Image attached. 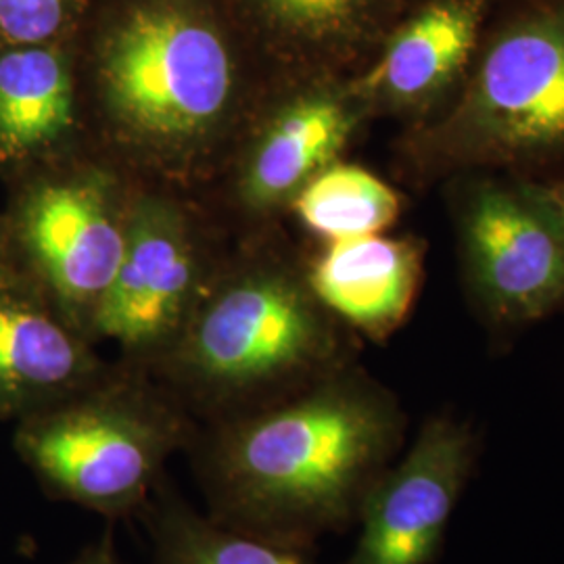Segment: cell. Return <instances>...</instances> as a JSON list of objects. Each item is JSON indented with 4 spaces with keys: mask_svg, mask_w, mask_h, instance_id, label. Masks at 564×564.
<instances>
[{
    "mask_svg": "<svg viewBox=\"0 0 564 564\" xmlns=\"http://www.w3.org/2000/svg\"><path fill=\"white\" fill-rule=\"evenodd\" d=\"M139 517L151 538V564H324L316 544L268 540L199 512L167 475Z\"/></svg>",
    "mask_w": 564,
    "mask_h": 564,
    "instance_id": "16",
    "label": "cell"
},
{
    "mask_svg": "<svg viewBox=\"0 0 564 564\" xmlns=\"http://www.w3.org/2000/svg\"><path fill=\"white\" fill-rule=\"evenodd\" d=\"M0 272H2V270H0Z\"/></svg>",
    "mask_w": 564,
    "mask_h": 564,
    "instance_id": "21",
    "label": "cell"
},
{
    "mask_svg": "<svg viewBox=\"0 0 564 564\" xmlns=\"http://www.w3.org/2000/svg\"><path fill=\"white\" fill-rule=\"evenodd\" d=\"M473 303L496 333L564 310V228L531 182L468 178L454 199Z\"/></svg>",
    "mask_w": 564,
    "mask_h": 564,
    "instance_id": "6",
    "label": "cell"
},
{
    "mask_svg": "<svg viewBox=\"0 0 564 564\" xmlns=\"http://www.w3.org/2000/svg\"><path fill=\"white\" fill-rule=\"evenodd\" d=\"M400 400L360 366L262 410L199 424L186 449L207 514L268 540L345 533L405 447Z\"/></svg>",
    "mask_w": 564,
    "mask_h": 564,
    "instance_id": "1",
    "label": "cell"
},
{
    "mask_svg": "<svg viewBox=\"0 0 564 564\" xmlns=\"http://www.w3.org/2000/svg\"><path fill=\"white\" fill-rule=\"evenodd\" d=\"M412 147L433 174L564 158V0H496L458 95Z\"/></svg>",
    "mask_w": 564,
    "mask_h": 564,
    "instance_id": "5",
    "label": "cell"
},
{
    "mask_svg": "<svg viewBox=\"0 0 564 564\" xmlns=\"http://www.w3.org/2000/svg\"><path fill=\"white\" fill-rule=\"evenodd\" d=\"M76 46L113 134L167 165L223 134L265 63L224 0H93Z\"/></svg>",
    "mask_w": 564,
    "mask_h": 564,
    "instance_id": "2",
    "label": "cell"
},
{
    "mask_svg": "<svg viewBox=\"0 0 564 564\" xmlns=\"http://www.w3.org/2000/svg\"><path fill=\"white\" fill-rule=\"evenodd\" d=\"M263 123L242 170V199L256 209L291 203L339 158L368 111L351 80L305 78Z\"/></svg>",
    "mask_w": 564,
    "mask_h": 564,
    "instance_id": "13",
    "label": "cell"
},
{
    "mask_svg": "<svg viewBox=\"0 0 564 564\" xmlns=\"http://www.w3.org/2000/svg\"><path fill=\"white\" fill-rule=\"evenodd\" d=\"M479 454L468 421L429 416L368 494L349 564H435Z\"/></svg>",
    "mask_w": 564,
    "mask_h": 564,
    "instance_id": "8",
    "label": "cell"
},
{
    "mask_svg": "<svg viewBox=\"0 0 564 564\" xmlns=\"http://www.w3.org/2000/svg\"><path fill=\"white\" fill-rule=\"evenodd\" d=\"M111 524L113 521H109V527L102 531L101 535L93 544L86 545L80 554L67 564H121Z\"/></svg>",
    "mask_w": 564,
    "mask_h": 564,
    "instance_id": "19",
    "label": "cell"
},
{
    "mask_svg": "<svg viewBox=\"0 0 564 564\" xmlns=\"http://www.w3.org/2000/svg\"><path fill=\"white\" fill-rule=\"evenodd\" d=\"M197 429L151 370L123 362L18 421L13 447L53 500L116 523L141 512Z\"/></svg>",
    "mask_w": 564,
    "mask_h": 564,
    "instance_id": "4",
    "label": "cell"
},
{
    "mask_svg": "<svg viewBox=\"0 0 564 564\" xmlns=\"http://www.w3.org/2000/svg\"><path fill=\"white\" fill-rule=\"evenodd\" d=\"M421 276L423 256L414 242L368 235L330 241L305 281L351 333L381 343L410 316Z\"/></svg>",
    "mask_w": 564,
    "mask_h": 564,
    "instance_id": "14",
    "label": "cell"
},
{
    "mask_svg": "<svg viewBox=\"0 0 564 564\" xmlns=\"http://www.w3.org/2000/svg\"><path fill=\"white\" fill-rule=\"evenodd\" d=\"M265 63L305 78L366 67L419 0H224Z\"/></svg>",
    "mask_w": 564,
    "mask_h": 564,
    "instance_id": "11",
    "label": "cell"
},
{
    "mask_svg": "<svg viewBox=\"0 0 564 564\" xmlns=\"http://www.w3.org/2000/svg\"><path fill=\"white\" fill-rule=\"evenodd\" d=\"M76 39L0 48V162L55 151L76 123Z\"/></svg>",
    "mask_w": 564,
    "mask_h": 564,
    "instance_id": "15",
    "label": "cell"
},
{
    "mask_svg": "<svg viewBox=\"0 0 564 564\" xmlns=\"http://www.w3.org/2000/svg\"><path fill=\"white\" fill-rule=\"evenodd\" d=\"M349 364L351 330L305 276L260 265L209 282L149 370L197 424H212L282 402Z\"/></svg>",
    "mask_w": 564,
    "mask_h": 564,
    "instance_id": "3",
    "label": "cell"
},
{
    "mask_svg": "<svg viewBox=\"0 0 564 564\" xmlns=\"http://www.w3.org/2000/svg\"><path fill=\"white\" fill-rule=\"evenodd\" d=\"M107 364L32 281L0 272V421H21L93 383Z\"/></svg>",
    "mask_w": 564,
    "mask_h": 564,
    "instance_id": "12",
    "label": "cell"
},
{
    "mask_svg": "<svg viewBox=\"0 0 564 564\" xmlns=\"http://www.w3.org/2000/svg\"><path fill=\"white\" fill-rule=\"evenodd\" d=\"M18 232L32 282L86 339L120 268L128 214L99 172H78L34 184L18 214Z\"/></svg>",
    "mask_w": 564,
    "mask_h": 564,
    "instance_id": "7",
    "label": "cell"
},
{
    "mask_svg": "<svg viewBox=\"0 0 564 564\" xmlns=\"http://www.w3.org/2000/svg\"><path fill=\"white\" fill-rule=\"evenodd\" d=\"M302 223L326 241L379 235L400 218V195L360 165L330 163L295 195Z\"/></svg>",
    "mask_w": 564,
    "mask_h": 564,
    "instance_id": "17",
    "label": "cell"
},
{
    "mask_svg": "<svg viewBox=\"0 0 564 564\" xmlns=\"http://www.w3.org/2000/svg\"><path fill=\"white\" fill-rule=\"evenodd\" d=\"M207 284L181 212L170 203L139 202L128 212L120 268L93 337L118 343L126 362L149 370L181 337Z\"/></svg>",
    "mask_w": 564,
    "mask_h": 564,
    "instance_id": "9",
    "label": "cell"
},
{
    "mask_svg": "<svg viewBox=\"0 0 564 564\" xmlns=\"http://www.w3.org/2000/svg\"><path fill=\"white\" fill-rule=\"evenodd\" d=\"M540 195L544 197V202L550 205V209L554 212V216L558 218V223L564 228V182L556 184H535Z\"/></svg>",
    "mask_w": 564,
    "mask_h": 564,
    "instance_id": "20",
    "label": "cell"
},
{
    "mask_svg": "<svg viewBox=\"0 0 564 564\" xmlns=\"http://www.w3.org/2000/svg\"><path fill=\"white\" fill-rule=\"evenodd\" d=\"M494 7L496 0H419L351 78L366 109L429 116L458 93Z\"/></svg>",
    "mask_w": 564,
    "mask_h": 564,
    "instance_id": "10",
    "label": "cell"
},
{
    "mask_svg": "<svg viewBox=\"0 0 564 564\" xmlns=\"http://www.w3.org/2000/svg\"><path fill=\"white\" fill-rule=\"evenodd\" d=\"M93 0H0V48L78 39Z\"/></svg>",
    "mask_w": 564,
    "mask_h": 564,
    "instance_id": "18",
    "label": "cell"
}]
</instances>
